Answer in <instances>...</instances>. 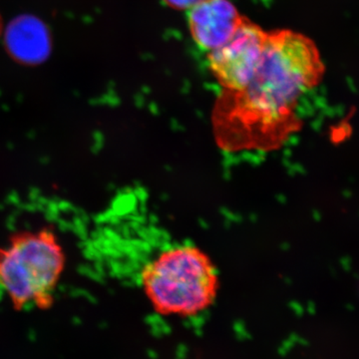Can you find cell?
Returning a JSON list of instances; mask_svg holds the SVG:
<instances>
[{"label": "cell", "instance_id": "6", "mask_svg": "<svg viewBox=\"0 0 359 359\" xmlns=\"http://www.w3.org/2000/svg\"><path fill=\"white\" fill-rule=\"evenodd\" d=\"M200 1L201 0H165L168 6L175 9H185V11L192 8Z\"/></svg>", "mask_w": 359, "mask_h": 359}, {"label": "cell", "instance_id": "5", "mask_svg": "<svg viewBox=\"0 0 359 359\" xmlns=\"http://www.w3.org/2000/svg\"><path fill=\"white\" fill-rule=\"evenodd\" d=\"M243 18L244 16L230 0H201L187 11L194 41L207 53L230 39Z\"/></svg>", "mask_w": 359, "mask_h": 359}, {"label": "cell", "instance_id": "4", "mask_svg": "<svg viewBox=\"0 0 359 359\" xmlns=\"http://www.w3.org/2000/svg\"><path fill=\"white\" fill-rule=\"evenodd\" d=\"M268 34L244 16L230 39L208 52L210 70L224 92H238L248 84L263 57Z\"/></svg>", "mask_w": 359, "mask_h": 359}, {"label": "cell", "instance_id": "2", "mask_svg": "<svg viewBox=\"0 0 359 359\" xmlns=\"http://www.w3.org/2000/svg\"><path fill=\"white\" fill-rule=\"evenodd\" d=\"M140 283L156 313L187 320L214 304L219 276L215 264L199 248L175 244L161 250L143 266Z\"/></svg>", "mask_w": 359, "mask_h": 359}, {"label": "cell", "instance_id": "7", "mask_svg": "<svg viewBox=\"0 0 359 359\" xmlns=\"http://www.w3.org/2000/svg\"><path fill=\"white\" fill-rule=\"evenodd\" d=\"M1 27H2L1 18H0V35H1Z\"/></svg>", "mask_w": 359, "mask_h": 359}, {"label": "cell", "instance_id": "1", "mask_svg": "<svg viewBox=\"0 0 359 359\" xmlns=\"http://www.w3.org/2000/svg\"><path fill=\"white\" fill-rule=\"evenodd\" d=\"M325 72L313 40L290 29L269 32L256 72L240 91H224V108L262 121L287 118L302 96L320 84Z\"/></svg>", "mask_w": 359, "mask_h": 359}, {"label": "cell", "instance_id": "3", "mask_svg": "<svg viewBox=\"0 0 359 359\" xmlns=\"http://www.w3.org/2000/svg\"><path fill=\"white\" fill-rule=\"evenodd\" d=\"M65 266V250L53 231H22L0 248V287L15 309H48Z\"/></svg>", "mask_w": 359, "mask_h": 359}]
</instances>
